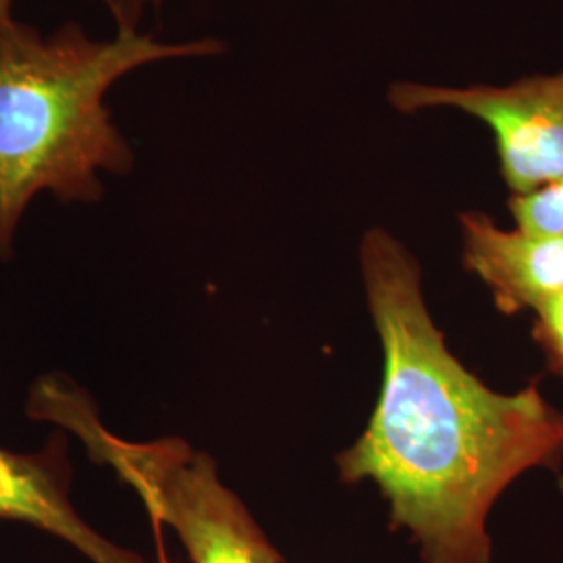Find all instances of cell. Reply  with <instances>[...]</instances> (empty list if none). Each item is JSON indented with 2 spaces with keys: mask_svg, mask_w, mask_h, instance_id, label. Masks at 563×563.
<instances>
[{
  "mask_svg": "<svg viewBox=\"0 0 563 563\" xmlns=\"http://www.w3.org/2000/svg\"><path fill=\"white\" fill-rule=\"evenodd\" d=\"M360 262L383 388L336 460L341 481L378 486L420 563H493L488 516L526 472L562 463L563 411L537 386L507 395L463 367L428 311L420 263L388 230L365 232Z\"/></svg>",
  "mask_w": 563,
  "mask_h": 563,
  "instance_id": "cell-1",
  "label": "cell"
},
{
  "mask_svg": "<svg viewBox=\"0 0 563 563\" xmlns=\"http://www.w3.org/2000/svg\"><path fill=\"white\" fill-rule=\"evenodd\" d=\"M218 41H155L118 32L95 41L76 21L53 34L13 20L0 27V260H9L27 205L41 192L63 202L101 201V174H128L134 151L104 97L151 63L205 57Z\"/></svg>",
  "mask_w": 563,
  "mask_h": 563,
  "instance_id": "cell-2",
  "label": "cell"
},
{
  "mask_svg": "<svg viewBox=\"0 0 563 563\" xmlns=\"http://www.w3.org/2000/svg\"><path fill=\"white\" fill-rule=\"evenodd\" d=\"M30 416L76 434L95 462L109 465L141 497L153 526H169L178 534L190 562H284L207 453L180 439L123 441L102 426L92 399L60 376L34 386Z\"/></svg>",
  "mask_w": 563,
  "mask_h": 563,
  "instance_id": "cell-3",
  "label": "cell"
},
{
  "mask_svg": "<svg viewBox=\"0 0 563 563\" xmlns=\"http://www.w3.org/2000/svg\"><path fill=\"white\" fill-rule=\"evenodd\" d=\"M388 102L407 115L453 109L484 123L511 197L563 178V69L504 86L397 81L388 88Z\"/></svg>",
  "mask_w": 563,
  "mask_h": 563,
  "instance_id": "cell-4",
  "label": "cell"
},
{
  "mask_svg": "<svg viewBox=\"0 0 563 563\" xmlns=\"http://www.w3.org/2000/svg\"><path fill=\"white\" fill-rule=\"evenodd\" d=\"M67 439L57 434L38 453L0 449V520L55 534L92 563H146L139 553L107 541L81 520L69 499Z\"/></svg>",
  "mask_w": 563,
  "mask_h": 563,
  "instance_id": "cell-5",
  "label": "cell"
},
{
  "mask_svg": "<svg viewBox=\"0 0 563 563\" xmlns=\"http://www.w3.org/2000/svg\"><path fill=\"white\" fill-rule=\"evenodd\" d=\"M460 225L463 265L483 280L499 311H534L563 295V232L501 228L478 211L462 213Z\"/></svg>",
  "mask_w": 563,
  "mask_h": 563,
  "instance_id": "cell-6",
  "label": "cell"
},
{
  "mask_svg": "<svg viewBox=\"0 0 563 563\" xmlns=\"http://www.w3.org/2000/svg\"><path fill=\"white\" fill-rule=\"evenodd\" d=\"M516 228L526 232H563V178L541 190L509 199Z\"/></svg>",
  "mask_w": 563,
  "mask_h": 563,
  "instance_id": "cell-7",
  "label": "cell"
},
{
  "mask_svg": "<svg viewBox=\"0 0 563 563\" xmlns=\"http://www.w3.org/2000/svg\"><path fill=\"white\" fill-rule=\"evenodd\" d=\"M534 341L543 349L551 372L563 376V295L534 309Z\"/></svg>",
  "mask_w": 563,
  "mask_h": 563,
  "instance_id": "cell-8",
  "label": "cell"
},
{
  "mask_svg": "<svg viewBox=\"0 0 563 563\" xmlns=\"http://www.w3.org/2000/svg\"><path fill=\"white\" fill-rule=\"evenodd\" d=\"M111 18L118 25V32H139L142 18L148 9H157L162 0H102Z\"/></svg>",
  "mask_w": 563,
  "mask_h": 563,
  "instance_id": "cell-9",
  "label": "cell"
},
{
  "mask_svg": "<svg viewBox=\"0 0 563 563\" xmlns=\"http://www.w3.org/2000/svg\"><path fill=\"white\" fill-rule=\"evenodd\" d=\"M13 4H15V0H0V27L9 21L15 20L13 18Z\"/></svg>",
  "mask_w": 563,
  "mask_h": 563,
  "instance_id": "cell-10",
  "label": "cell"
},
{
  "mask_svg": "<svg viewBox=\"0 0 563 563\" xmlns=\"http://www.w3.org/2000/svg\"><path fill=\"white\" fill-rule=\"evenodd\" d=\"M157 539H159V563H172L167 558H165V551H163L162 544V534H159V530H157Z\"/></svg>",
  "mask_w": 563,
  "mask_h": 563,
  "instance_id": "cell-11",
  "label": "cell"
}]
</instances>
